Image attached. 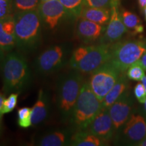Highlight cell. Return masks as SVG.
I'll list each match as a JSON object with an SVG mask.
<instances>
[{"label": "cell", "instance_id": "6da1fadb", "mask_svg": "<svg viewBox=\"0 0 146 146\" xmlns=\"http://www.w3.org/2000/svg\"><path fill=\"white\" fill-rule=\"evenodd\" d=\"M14 17L16 47L18 50L26 53L35 50L41 37L42 20L38 9L18 12Z\"/></svg>", "mask_w": 146, "mask_h": 146}, {"label": "cell", "instance_id": "7a4b0ae2", "mask_svg": "<svg viewBox=\"0 0 146 146\" xmlns=\"http://www.w3.org/2000/svg\"><path fill=\"white\" fill-rule=\"evenodd\" d=\"M1 68L5 94H20L30 84L31 72L25 58L19 53L9 52L5 56Z\"/></svg>", "mask_w": 146, "mask_h": 146}, {"label": "cell", "instance_id": "3957f363", "mask_svg": "<svg viewBox=\"0 0 146 146\" xmlns=\"http://www.w3.org/2000/svg\"><path fill=\"white\" fill-rule=\"evenodd\" d=\"M112 44L83 45L73 51L69 64L73 70L84 74H91L110 60Z\"/></svg>", "mask_w": 146, "mask_h": 146}, {"label": "cell", "instance_id": "277c9868", "mask_svg": "<svg viewBox=\"0 0 146 146\" xmlns=\"http://www.w3.org/2000/svg\"><path fill=\"white\" fill-rule=\"evenodd\" d=\"M102 108V102L91 90L88 82L84 81L69 119L74 130L86 129Z\"/></svg>", "mask_w": 146, "mask_h": 146}, {"label": "cell", "instance_id": "5b68a950", "mask_svg": "<svg viewBox=\"0 0 146 146\" xmlns=\"http://www.w3.org/2000/svg\"><path fill=\"white\" fill-rule=\"evenodd\" d=\"M83 83L81 73L74 70L59 78L56 87V104L63 120L70 119Z\"/></svg>", "mask_w": 146, "mask_h": 146}, {"label": "cell", "instance_id": "8992f818", "mask_svg": "<svg viewBox=\"0 0 146 146\" xmlns=\"http://www.w3.org/2000/svg\"><path fill=\"white\" fill-rule=\"evenodd\" d=\"M145 52V39L119 41L112 44V56L109 62L120 72L125 73Z\"/></svg>", "mask_w": 146, "mask_h": 146}, {"label": "cell", "instance_id": "52a82bcc", "mask_svg": "<svg viewBox=\"0 0 146 146\" xmlns=\"http://www.w3.org/2000/svg\"><path fill=\"white\" fill-rule=\"evenodd\" d=\"M68 45H56L43 51L35 60V69L42 75H49L60 70L66 63Z\"/></svg>", "mask_w": 146, "mask_h": 146}, {"label": "cell", "instance_id": "ba28073f", "mask_svg": "<svg viewBox=\"0 0 146 146\" xmlns=\"http://www.w3.org/2000/svg\"><path fill=\"white\" fill-rule=\"evenodd\" d=\"M121 74L123 73L110 62L91 73L88 82L89 85L97 98L102 102L118 81Z\"/></svg>", "mask_w": 146, "mask_h": 146}, {"label": "cell", "instance_id": "9c48e42d", "mask_svg": "<svg viewBox=\"0 0 146 146\" xmlns=\"http://www.w3.org/2000/svg\"><path fill=\"white\" fill-rule=\"evenodd\" d=\"M146 137V121L140 114L133 112L123 127L116 133L117 143L136 145Z\"/></svg>", "mask_w": 146, "mask_h": 146}, {"label": "cell", "instance_id": "30bf717a", "mask_svg": "<svg viewBox=\"0 0 146 146\" xmlns=\"http://www.w3.org/2000/svg\"><path fill=\"white\" fill-rule=\"evenodd\" d=\"M134 102L129 91L124 94L108 108L115 133L123 127L133 113Z\"/></svg>", "mask_w": 146, "mask_h": 146}, {"label": "cell", "instance_id": "8fae6325", "mask_svg": "<svg viewBox=\"0 0 146 146\" xmlns=\"http://www.w3.org/2000/svg\"><path fill=\"white\" fill-rule=\"evenodd\" d=\"M86 130L107 143L110 141L115 134V130L108 109L102 108Z\"/></svg>", "mask_w": 146, "mask_h": 146}, {"label": "cell", "instance_id": "7c38bea8", "mask_svg": "<svg viewBox=\"0 0 146 146\" xmlns=\"http://www.w3.org/2000/svg\"><path fill=\"white\" fill-rule=\"evenodd\" d=\"M41 20L49 29H56L64 16L68 14L60 0H47L39 3L38 7Z\"/></svg>", "mask_w": 146, "mask_h": 146}, {"label": "cell", "instance_id": "4fadbf2b", "mask_svg": "<svg viewBox=\"0 0 146 146\" xmlns=\"http://www.w3.org/2000/svg\"><path fill=\"white\" fill-rule=\"evenodd\" d=\"M127 29L122 21L118 6H113L111 8V16L108 26L102 37L101 43H113L120 41Z\"/></svg>", "mask_w": 146, "mask_h": 146}, {"label": "cell", "instance_id": "5bb4252c", "mask_svg": "<svg viewBox=\"0 0 146 146\" xmlns=\"http://www.w3.org/2000/svg\"><path fill=\"white\" fill-rule=\"evenodd\" d=\"M106 29L104 25L79 18L76 25V35L83 43H89L101 37L104 33Z\"/></svg>", "mask_w": 146, "mask_h": 146}, {"label": "cell", "instance_id": "9a60e30c", "mask_svg": "<svg viewBox=\"0 0 146 146\" xmlns=\"http://www.w3.org/2000/svg\"><path fill=\"white\" fill-rule=\"evenodd\" d=\"M15 47V21L11 14L0 20V47L4 52H10Z\"/></svg>", "mask_w": 146, "mask_h": 146}, {"label": "cell", "instance_id": "2e32d148", "mask_svg": "<svg viewBox=\"0 0 146 146\" xmlns=\"http://www.w3.org/2000/svg\"><path fill=\"white\" fill-rule=\"evenodd\" d=\"M50 102L48 94L43 89H40L38 98L32 108V123L36 125L46 120L50 112Z\"/></svg>", "mask_w": 146, "mask_h": 146}, {"label": "cell", "instance_id": "e0dca14e", "mask_svg": "<svg viewBox=\"0 0 146 146\" xmlns=\"http://www.w3.org/2000/svg\"><path fill=\"white\" fill-rule=\"evenodd\" d=\"M70 130H57L44 135L37 142L41 146L70 145L72 134Z\"/></svg>", "mask_w": 146, "mask_h": 146}, {"label": "cell", "instance_id": "ac0fdd59", "mask_svg": "<svg viewBox=\"0 0 146 146\" xmlns=\"http://www.w3.org/2000/svg\"><path fill=\"white\" fill-rule=\"evenodd\" d=\"M128 79L129 78L124 73L120 74L118 81L102 101V107L108 109L118 98L129 90Z\"/></svg>", "mask_w": 146, "mask_h": 146}, {"label": "cell", "instance_id": "d6986e66", "mask_svg": "<svg viewBox=\"0 0 146 146\" xmlns=\"http://www.w3.org/2000/svg\"><path fill=\"white\" fill-rule=\"evenodd\" d=\"M107 142L89 132L86 129L76 131L71 137L70 145L73 146H102Z\"/></svg>", "mask_w": 146, "mask_h": 146}, {"label": "cell", "instance_id": "ffe728a7", "mask_svg": "<svg viewBox=\"0 0 146 146\" xmlns=\"http://www.w3.org/2000/svg\"><path fill=\"white\" fill-rule=\"evenodd\" d=\"M110 16V9L84 6L82 9L79 18L89 20L105 26L106 24L108 23Z\"/></svg>", "mask_w": 146, "mask_h": 146}, {"label": "cell", "instance_id": "44dd1931", "mask_svg": "<svg viewBox=\"0 0 146 146\" xmlns=\"http://www.w3.org/2000/svg\"><path fill=\"white\" fill-rule=\"evenodd\" d=\"M120 16L127 31H129L133 35L141 34L143 32L144 27L142 22L135 14L123 9L120 12Z\"/></svg>", "mask_w": 146, "mask_h": 146}, {"label": "cell", "instance_id": "7402d4cb", "mask_svg": "<svg viewBox=\"0 0 146 146\" xmlns=\"http://www.w3.org/2000/svg\"><path fill=\"white\" fill-rule=\"evenodd\" d=\"M66 10L68 14L75 18H79L84 7V0H60Z\"/></svg>", "mask_w": 146, "mask_h": 146}, {"label": "cell", "instance_id": "603a6c76", "mask_svg": "<svg viewBox=\"0 0 146 146\" xmlns=\"http://www.w3.org/2000/svg\"><path fill=\"white\" fill-rule=\"evenodd\" d=\"M32 108L23 107L18 110L17 123L20 127L27 129L33 125L32 123Z\"/></svg>", "mask_w": 146, "mask_h": 146}, {"label": "cell", "instance_id": "cb8c5ba5", "mask_svg": "<svg viewBox=\"0 0 146 146\" xmlns=\"http://www.w3.org/2000/svg\"><path fill=\"white\" fill-rule=\"evenodd\" d=\"M41 0H13V7L18 12L34 10L38 9Z\"/></svg>", "mask_w": 146, "mask_h": 146}, {"label": "cell", "instance_id": "d4e9b609", "mask_svg": "<svg viewBox=\"0 0 146 146\" xmlns=\"http://www.w3.org/2000/svg\"><path fill=\"white\" fill-rule=\"evenodd\" d=\"M145 69L140 63L139 60L131 64L127 70V78L133 81H141L143 76L145 75Z\"/></svg>", "mask_w": 146, "mask_h": 146}, {"label": "cell", "instance_id": "484cf974", "mask_svg": "<svg viewBox=\"0 0 146 146\" xmlns=\"http://www.w3.org/2000/svg\"><path fill=\"white\" fill-rule=\"evenodd\" d=\"M120 0H84V6L110 9L113 6H119Z\"/></svg>", "mask_w": 146, "mask_h": 146}, {"label": "cell", "instance_id": "4316f807", "mask_svg": "<svg viewBox=\"0 0 146 146\" xmlns=\"http://www.w3.org/2000/svg\"><path fill=\"white\" fill-rule=\"evenodd\" d=\"M19 93H12L8 98L5 99L3 102V114H8L12 112L17 105Z\"/></svg>", "mask_w": 146, "mask_h": 146}, {"label": "cell", "instance_id": "83f0119b", "mask_svg": "<svg viewBox=\"0 0 146 146\" xmlns=\"http://www.w3.org/2000/svg\"><path fill=\"white\" fill-rule=\"evenodd\" d=\"M12 3L10 0H0V20L11 15Z\"/></svg>", "mask_w": 146, "mask_h": 146}, {"label": "cell", "instance_id": "f1b7e54d", "mask_svg": "<svg viewBox=\"0 0 146 146\" xmlns=\"http://www.w3.org/2000/svg\"><path fill=\"white\" fill-rule=\"evenodd\" d=\"M135 98L140 103L144 104L146 100V91L142 83H137L134 89Z\"/></svg>", "mask_w": 146, "mask_h": 146}, {"label": "cell", "instance_id": "f546056e", "mask_svg": "<svg viewBox=\"0 0 146 146\" xmlns=\"http://www.w3.org/2000/svg\"><path fill=\"white\" fill-rule=\"evenodd\" d=\"M5 100L4 95L1 93H0V122H1V118L3 116V102Z\"/></svg>", "mask_w": 146, "mask_h": 146}, {"label": "cell", "instance_id": "4dcf8cb0", "mask_svg": "<svg viewBox=\"0 0 146 146\" xmlns=\"http://www.w3.org/2000/svg\"><path fill=\"white\" fill-rule=\"evenodd\" d=\"M139 60L140 63L141 64V65L143 66V68L145 69V70L146 71V52L142 55L141 58H140Z\"/></svg>", "mask_w": 146, "mask_h": 146}, {"label": "cell", "instance_id": "1f68e13d", "mask_svg": "<svg viewBox=\"0 0 146 146\" xmlns=\"http://www.w3.org/2000/svg\"><path fill=\"white\" fill-rule=\"evenodd\" d=\"M138 2L140 8L143 10L144 8L146 6V0H138Z\"/></svg>", "mask_w": 146, "mask_h": 146}, {"label": "cell", "instance_id": "d6a6232c", "mask_svg": "<svg viewBox=\"0 0 146 146\" xmlns=\"http://www.w3.org/2000/svg\"><path fill=\"white\" fill-rule=\"evenodd\" d=\"M4 52L1 50V47H0V66H1V63H2L3 59L5 58V54H4Z\"/></svg>", "mask_w": 146, "mask_h": 146}, {"label": "cell", "instance_id": "836d02e7", "mask_svg": "<svg viewBox=\"0 0 146 146\" xmlns=\"http://www.w3.org/2000/svg\"><path fill=\"white\" fill-rule=\"evenodd\" d=\"M136 145L137 146H146V137H145L143 139L141 140Z\"/></svg>", "mask_w": 146, "mask_h": 146}, {"label": "cell", "instance_id": "e575fe53", "mask_svg": "<svg viewBox=\"0 0 146 146\" xmlns=\"http://www.w3.org/2000/svg\"><path fill=\"white\" fill-rule=\"evenodd\" d=\"M141 81L142 84H143L144 88H145V91H146V75H144V76H143V78H141Z\"/></svg>", "mask_w": 146, "mask_h": 146}, {"label": "cell", "instance_id": "d590c367", "mask_svg": "<svg viewBox=\"0 0 146 146\" xmlns=\"http://www.w3.org/2000/svg\"><path fill=\"white\" fill-rule=\"evenodd\" d=\"M143 12H144V16H145V19L146 21V6L143 9Z\"/></svg>", "mask_w": 146, "mask_h": 146}, {"label": "cell", "instance_id": "8d00e7d4", "mask_svg": "<svg viewBox=\"0 0 146 146\" xmlns=\"http://www.w3.org/2000/svg\"><path fill=\"white\" fill-rule=\"evenodd\" d=\"M1 122H0V134H1Z\"/></svg>", "mask_w": 146, "mask_h": 146}, {"label": "cell", "instance_id": "74e56055", "mask_svg": "<svg viewBox=\"0 0 146 146\" xmlns=\"http://www.w3.org/2000/svg\"><path fill=\"white\" fill-rule=\"evenodd\" d=\"M145 112H146V100H145Z\"/></svg>", "mask_w": 146, "mask_h": 146}, {"label": "cell", "instance_id": "f35d334b", "mask_svg": "<svg viewBox=\"0 0 146 146\" xmlns=\"http://www.w3.org/2000/svg\"><path fill=\"white\" fill-rule=\"evenodd\" d=\"M47 0H41V2H43V1H46Z\"/></svg>", "mask_w": 146, "mask_h": 146}]
</instances>
